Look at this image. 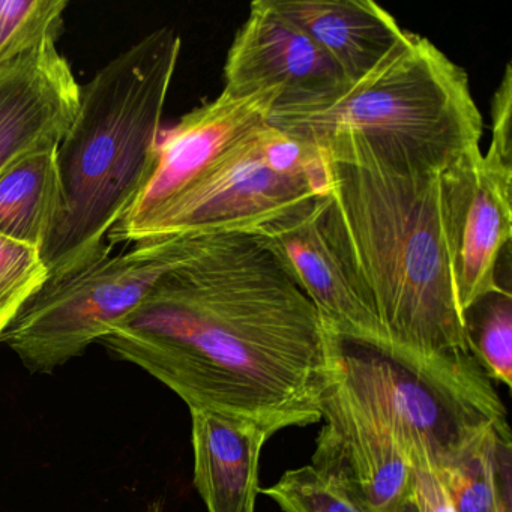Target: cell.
I'll return each mask as SVG.
<instances>
[{
	"label": "cell",
	"mask_w": 512,
	"mask_h": 512,
	"mask_svg": "<svg viewBox=\"0 0 512 512\" xmlns=\"http://www.w3.org/2000/svg\"><path fill=\"white\" fill-rule=\"evenodd\" d=\"M338 377L410 466L442 470L490 434H511L505 406L475 355L422 358L341 341Z\"/></svg>",
	"instance_id": "5b68a950"
},
{
	"label": "cell",
	"mask_w": 512,
	"mask_h": 512,
	"mask_svg": "<svg viewBox=\"0 0 512 512\" xmlns=\"http://www.w3.org/2000/svg\"><path fill=\"white\" fill-rule=\"evenodd\" d=\"M142 512H166V503L161 497L151 500Z\"/></svg>",
	"instance_id": "cb8c5ba5"
},
{
	"label": "cell",
	"mask_w": 512,
	"mask_h": 512,
	"mask_svg": "<svg viewBox=\"0 0 512 512\" xmlns=\"http://www.w3.org/2000/svg\"><path fill=\"white\" fill-rule=\"evenodd\" d=\"M268 124L346 166L445 172L481 151L469 76L409 31L367 76L323 100L275 106Z\"/></svg>",
	"instance_id": "277c9868"
},
{
	"label": "cell",
	"mask_w": 512,
	"mask_h": 512,
	"mask_svg": "<svg viewBox=\"0 0 512 512\" xmlns=\"http://www.w3.org/2000/svg\"><path fill=\"white\" fill-rule=\"evenodd\" d=\"M260 130L235 146L196 184L152 215L130 236L127 244L214 235H256L299 203L322 196L326 181L278 175L265 166L260 154Z\"/></svg>",
	"instance_id": "52a82bcc"
},
{
	"label": "cell",
	"mask_w": 512,
	"mask_h": 512,
	"mask_svg": "<svg viewBox=\"0 0 512 512\" xmlns=\"http://www.w3.org/2000/svg\"><path fill=\"white\" fill-rule=\"evenodd\" d=\"M197 241L139 242L70 277L46 281L0 334V343L29 373H53L130 316L164 274L193 256Z\"/></svg>",
	"instance_id": "8992f818"
},
{
	"label": "cell",
	"mask_w": 512,
	"mask_h": 512,
	"mask_svg": "<svg viewBox=\"0 0 512 512\" xmlns=\"http://www.w3.org/2000/svg\"><path fill=\"white\" fill-rule=\"evenodd\" d=\"M454 257V283L463 316L502 295L497 263L512 233V157L473 152L443 172Z\"/></svg>",
	"instance_id": "9c48e42d"
},
{
	"label": "cell",
	"mask_w": 512,
	"mask_h": 512,
	"mask_svg": "<svg viewBox=\"0 0 512 512\" xmlns=\"http://www.w3.org/2000/svg\"><path fill=\"white\" fill-rule=\"evenodd\" d=\"M98 343L190 410L275 431L322 421L341 340L256 235L200 236Z\"/></svg>",
	"instance_id": "6da1fadb"
},
{
	"label": "cell",
	"mask_w": 512,
	"mask_h": 512,
	"mask_svg": "<svg viewBox=\"0 0 512 512\" xmlns=\"http://www.w3.org/2000/svg\"><path fill=\"white\" fill-rule=\"evenodd\" d=\"M505 157H512V70L506 65L491 101V142L490 148Z\"/></svg>",
	"instance_id": "7402d4cb"
},
{
	"label": "cell",
	"mask_w": 512,
	"mask_h": 512,
	"mask_svg": "<svg viewBox=\"0 0 512 512\" xmlns=\"http://www.w3.org/2000/svg\"><path fill=\"white\" fill-rule=\"evenodd\" d=\"M194 485L208 512H256L263 446L277 431L256 419L190 410Z\"/></svg>",
	"instance_id": "5bb4252c"
},
{
	"label": "cell",
	"mask_w": 512,
	"mask_h": 512,
	"mask_svg": "<svg viewBox=\"0 0 512 512\" xmlns=\"http://www.w3.org/2000/svg\"><path fill=\"white\" fill-rule=\"evenodd\" d=\"M476 329H469L473 353L491 380L511 388L512 298L511 293L484 299Z\"/></svg>",
	"instance_id": "44dd1931"
},
{
	"label": "cell",
	"mask_w": 512,
	"mask_h": 512,
	"mask_svg": "<svg viewBox=\"0 0 512 512\" xmlns=\"http://www.w3.org/2000/svg\"><path fill=\"white\" fill-rule=\"evenodd\" d=\"M67 0H0V65L58 41Z\"/></svg>",
	"instance_id": "ac0fdd59"
},
{
	"label": "cell",
	"mask_w": 512,
	"mask_h": 512,
	"mask_svg": "<svg viewBox=\"0 0 512 512\" xmlns=\"http://www.w3.org/2000/svg\"><path fill=\"white\" fill-rule=\"evenodd\" d=\"M80 104V85L58 41L0 65V172L29 152L58 148Z\"/></svg>",
	"instance_id": "4fadbf2b"
},
{
	"label": "cell",
	"mask_w": 512,
	"mask_h": 512,
	"mask_svg": "<svg viewBox=\"0 0 512 512\" xmlns=\"http://www.w3.org/2000/svg\"><path fill=\"white\" fill-rule=\"evenodd\" d=\"M182 40L161 28L116 56L88 85L56 152L61 206L41 257L61 280L112 253L109 233L154 166Z\"/></svg>",
	"instance_id": "3957f363"
},
{
	"label": "cell",
	"mask_w": 512,
	"mask_h": 512,
	"mask_svg": "<svg viewBox=\"0 0 512 512\" xmlns=\"http://www.w3.org/2000/svg\"><path fill=\"white\" fill-rule=\"evenodd\" d=\"M311 466L349 491L368 512H395L410 500V464L394 437L340 377L326 392Z\"/></svg>",
	"instance_id": "30bf717a"
},
{
	"label": "cell",
	"mask_w": 512,
	"mask_h": 512,
	"mask_svg": "<svg viewBox=\"0 0 512 512\" xmlns=\"http://www.w3.org/2000/svg\"><path fill=\"white\" fill-rule=\"evenodd\" d=\"M256 238L316 305L341 341L392 349L323 233L320 196L284 212L262 227Z\"/></svg>",
	"instance_id": "8fae6325"
},
{
	"label": "cell",
	"mask_w": 512,
	"mask_h": 512,
	"mask_svg": "<svg viewBox=\"0 0 512 512\" xmlns=\"http://www.w3.org/2000/svg\"><path fill=\"white\" fill-rule=\"evenodd\" d=\"M47 280L38 248L0 235V334Z\"/></svg>",
	"instance_id": "ffe728a7"
},
{
	"label": "cell",
	"mask_w": 512,
	"mask_h": 512,
	"mask_svg": "<svg viewBox=\"0 0 512 512\" xmlns=\"http://www.w3.org/2000/svg\"><path fill=\"white\" fill-rule=\"evenodd\" d=\"M395 512H418V509H416V506L413 505L412 499H410L409 502L404 503V505L400 506V508Z\"/></svg>",
	"instance_id": "d4e9b609"
},
{
	"label": "cell",
	"mask_w": 512,
	"mask_h": 512,
	"mask_svg": "<svg viewBox=\"0 0 512 512\" xmlns=\"http://www.w3.org/2000/svg\"><path fill=\"white\" fill-rule=\"evenodd\" d=\"M436 472L455 512H511V434H490Z\"/></svg>",
	"instance_id": "e0dca14e"
},
{
	"label": "cell",
	"mask_w": 512,
	"mask_h": 512,
	"mask_svg": "<svg viewBox=\"0 0 512 512\" xmlns=\"http://www.w3.org/2000/svg\"><path fill=\"white\" fill-rule=\"evenodd\" d=\"M334 61L266 0H256L227 53L223 91L242 97L278 89L277 106L323 100L347 85Z\"/></svg>",
	"instance_id": "7c38bea8"
},
{
	"label": "cell",
	"mask_w": 512,
	"mask_h": 512,
	"mask_svg": "<svg viewBox=\"0 0 512 512\" xmlns=\"http://www.w3.org/2000/svg\"><path fill=\"white\" fill-rule=\"evenodd\" d=\"M278 89L250 95L221 91L161 133L154 166L127 214L109 233V244H127L130 236L163 206L196 184L239 143L268 124L280 103Z\"/></svg>",
	"instance_id": "ba28073f"
},
{
	"label": "cell",
	"mask_w": 512,
	"mask_h": 512,
	"mask_svg": "<svg viewBox=\"0 0 512 512\" xmlns=\"http://www.w3.org/2000/svg\"><path fill=\"white\" fill-rule=\"evenodd\" d=\"M310 37L347 82L367 76L406 35L388 11L371 0H266Z\"/></svg>",
	"instance_id": "9a60e30c"
},
{
	"label": "cell",
	"mask_w": 512,
	"mask_h": 512,
	"mask_svg": "<svg viewBox=\"0 0 512 512\" xmlns=\"http://www.w3.org/2000/svg\"><path fill=\"white\" fill-rule=\"evenodd\" d=\"M56 152L37 149L0 172V235L40 251L61 206Z\"/></svg>",
	"instance_id": "2e32d148"
},
{
	"label": "cell",
	"mask_w": 512,
	"mask_h": 512,
	"mask_svg": "<svg viewBox=\"0 0 512 512\" xmlns=\"http://www.w3.org/2000/svg\"><path fill=\"white\" fill-rule=\"evenodd\" d=\"M325 161L323 233L392 350L475 355L455 293L443 172Z\"/></svg>",
	"instance_id": "7a4b0ae2"
},
{
	"label": "cell",
	"mask_w": 512,
	"mask_h": 512,
	"mask_svg": "<svg viewBox=\"0 0 512 512\" xmlns=\"http://www.w3.org/2000/svg\"><path fill=\"white\" fill-rule=\"evenodd\" d=\"M263 493L283 512H368L349 491L311 464L287 470Z\"/></svg>",
	"instance_id": "d6986e66"
},
{
	"label": "cell",
	"mask_w": 512,
	"mask_h": 512,
	"mask_svg": "<svg viewBox=\"0 0 512 512\" xmlns=\"http://www.w3.org/2000/svg\"><path fill=\"white\" fill-rule=\"evenodd\" d=\"M410 499L418 512H455L439 473L431 467L410 466Z\"/></svg>",
	"instance_id": "603a6c76"
}]
</instances>
